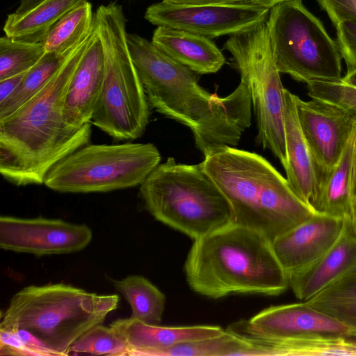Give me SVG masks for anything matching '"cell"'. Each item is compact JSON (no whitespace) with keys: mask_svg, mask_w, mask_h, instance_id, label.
Instances as JSON below:
<instances>
[{"mask_svg":"<svg viewBox=\"0 0 356 356\" xmlns=\"http://www.w3.org/2000/svg\"><path fill=\"white\" fill-rule=\"evenodd\" d=\"M130 54L149 105L186 126L205 156L223 146H236L251 124L252 99L246 82L219 97L199 85L196 72L176 61L152 42L127 33Z\"/></svg>","mask_w":356,"mask_h":356,"instance_id":"obj_1","label":"cell"},{"mask_svg":"<svg viewBox=\"0 0 356 356\" xmlns=\"http://www.w3.org/2000/svg\"><path fill=\"white\" fill-rule=\"evenodd\" d=\"M90 36V35H89ZM89 36L73 47L44 87L0 119V172L16 186L40 185L60 160L89 144L92 124L69 125L64 104Z\"/></svg>","mask_w":356,"mask_h":356,"instance_id":"obj_2","label":"cell"},{"mask_svg":"<svg viewBox=\"0 0 356 356\" xmlns=\"http://www.w3.org/2000/svg\"><path fill=\"white\" fill-rule=\"evenodd\" d=\"M184 272L193 291L213 299L234 293L278 296L289 287L272 241L233 222L194 240Z\"/></svg>","mask_w":356,"mask_h":356,"instance_id":"obj_3","label":"cell"},{"mask_svg":"<svg viewBox=\"0 0 356 356\" xmlns=\"http://www.w3.org/2000/svg\"><path fill=\"white\" fill-rule=\"evenodd\" d=\"M204 156V169L229 202L233 223L273 242L316 213L261 155L223 146Z\"/></svg>","mask_w":356,"mask_h":356,"instance_id":"obj_4","label":"cell"},{"mask_svg":"<svg viewBox=\"0 0 356 356\" xmlns=\"http://www.w3.org/2000/svg\"><path fill=\"white\" fill-rule=\"evenodd\" d=\"M119 302L116 294L99 295L63 283L31 285L11 298L0 327L28 330L56 356L69 355L72 343L102 324Z\"/></svg>","mask_w":356,"mask_h":356,"instance_id":"obj_5","label":"cell"},{"mask_svg":"<svg viewBox=\"0 0 356 356\" xmlns=\"http://www.w3.org/2000/svg\"><path fill=\"white\" fill-rule=\"evenodd\" d=\"M122 6L101 5L93 25L102 48L104 80L91 124L118 140H135L145 132L150 110L132 60Z\"/></svg>","mask_w":356,"mask_h":356,"instance_id":"obj_6","label":"cell"},{"mask_svg":"<svg viewBox=\"0 0 356 356\" xmlns=\"http://www.w3.org/2000/svg\"><path fill=\"white\" fill-rule=\"evenodd\" d=\"M149 213L193 240L232 223V211L216 184L198 164L159 163L140 185Z\"/></svg>","mask_w":356,"mask_h":356,"instance_id":"obj_7","label":"cell"},{"mask_svg":"<svg viewBox=\"0 0 356 356\" xmlns=\"http://www.w3.org/2000/svg\"><path fill=\"white\" fill-rule=\"evenodd\" d=\"M152 143L87 144L54 165L44 185L70 193H106L140 186L160 163Z\"/></svg>","mask_w":356,"mask_h":356,"instance_id":"obj_8","label":"cell"},{"mask_svg":"<svg viewBox=\"0 0 356 356\" xmlns=\"http://www.w3.org/2000/svg\"><path fill=\"white\" fill-rule=\"evenodd\" d=\"M266 23L280 73L306 84L341 79L342 58L337 42L302 0L273 6Z\"/></svg>","mask_w":356,"mask_h":356,"instance_id":"obj_9","label":"cell"},{"mask_svg":"<svg viewBox=\"0 0 356 356\" xmlns=\"http://www.w3.org/2000/svg\"><path fill=\"white\" fill-rule=\"evenodd\" d=\"M231 35L223 48L249 88L257 120V141L286 162L284 134V88L273 56L266 23Z\"/></svg>","mask_w":356,"mask_h":356,"instance_id":"obj_10","label":"cell"},{"mask_svg":"<svg viewBox=\"0 0 356 356\" xmlns=\"http://www.w3.org/2000/svg\"><path fill=\"white\" fill-rule=\"evenodd\" d=\"M269 12V8L250 1L184 5L162 0L147 8L145 18L157 26L175 28L213 38L249 31L265 22Z\"/></svg>","mask_w":356,"mask_h":356,"instance_id":"obj_11","label":"cell"},{"mask_svg":"<svg viewBox=\"0 0 356 356\" xmlns=\"http://www.w3.org/2000/svg\"><path fill=\"white\" fill-rule=\"evenodd\" d=\"M92 239L86 224L43 217L0 218V248L7 251L38 257L70 254L84 249Z\"/></svg>","mask_w":356,"mask_h":356,"instance_id":"obj_12","label":"cell"},{"mask_svg":"<svg viewBox=\"0 0 356 356\" xmlns=\"http://www.w3.org/2000/svg\"><path fill=\"white\" fill-rule=\"evenodd\" d=\"M295 100L318 180L339 160L356 127V120L342 108L319 99L305 101L296 95Z\"/></svg>","mask_w":356,"mask_h":356,"instance_id":"obj_13","label":"cell"},{"mask_svg":"<svg viewBox=\"0 0 356 356\" xmlns=\"http://www.w3.org/2000/svg\"><path fill=\"white\" fill-rule=\"evenodd\" d=\"M227 330L238 336L268 340L287 339L310 333L351 336L346 325L305 301L270 306L248 320L231 324Z\"/></svg>","mask_w":356,"mask_h":356,"instance_id":"obj_14","label":"cell"},{"mask_svg":"<svg viewBox=\"0 0 356 356\" xmlns=\"http://www.w3.org/2000/svg\"><path fill=\"white\" fill-rule=\"evenodd\" d=\"M344 219L316 213L273 242L274 252L288 275L309 266L339 239Z\"/></svg>","mask_w":356,"mask_h":356,"instance_id":"obj_15","label":"cell"},{"mask_svg":"<svg viewBox=\"0 0 356 356\" xmlns=\"http://www.w3.org/2000/svg\"><path fill=\"white\" fill-rule=\"evenodd\" d=\"M104 56L94 27L83 56L70 83L64 104V118L73 127H81L91 120L102 92Z\"/></svg>","mask_w":356,"mask_h":356,"instance_id":"obj_16","label":"cell"},{"mask_svg":"<svg viewBox=\"0 0 356 356\" xmlns=\"http://www.w3.org/2000/svg\"><path fill=\"white\" fill-rule=\"evenodd\" d=\"M356 265V233L349 218L337 242L318 259L289 275L295 296L305 301Z\"/></svg>","mask_w":356,"mask_h":356,"instance_id":"obj_17","label":"cell"},{"mask_svg":"<svg viewBox=\"0 0 356 356\" xmlns=\"http://www.w3.org/2000/svg\"><path fill=\"white\" fill-rule=\"evenodd\" d=\"M127 343L129 356H156L175 344L211 338L225 331L216 325L161 326L129 318H119L110 325Z\"/></svg>","mask_w":356,"mask_h":356,"instance_id":"obj_18","label":"cell"},{"mask_svg":"<svg viewBox=\"0 0 356 356\" xmlns=\"http://www.w3.org/2000/svg\"><path fill=\"white\" fill-rule=\"evenodd\" d=\"M284 134L286 179L295 194L310 206L318 184L316 165L298 120L296 95L284 88Z\"/></svg>","mask_w":356,"mask_h":356,"instance_id":"obj_19","label":"cell"},{"mask_svg":"<svg viewBox=\"0 0 356 356\" xmlns=\"http://www.w3.org/2000/svg\"><path fill=\"white\" fill-rule=\"evenodd\" d=\"M152 42L168 56L198 74L216 73L226 61L211 38L184 30L157 26Z\"/></svg>","mask_w":356,"mask_h":356,"instance_id":"obj_20","label":"cell"},{"mask_svg":"<svg viewBox=\"0 0 356 356\" xmlns=\"http://www.w3.org/2000/svg\"><path fill=\"white\" fill-rule=\"evenodd\" d=\"M246 355L356 356V337L310 333L282 340L248 337Z\"/></svg>","mask_w":356,"mask_h":356,"instance_id":"obj_21","label":"cell"},{"mask_svg":"<svg viewBox=\"0 0 356 356\" xmlns=\"http://www.w3.org/2000/svg\"><path fill=\"white\" fill-rule=\"evenodd\" d=\"M356 127L337 164L318 180L310 207L318 214L341 219L352 212V161Z\"/></svg>","mask_w":356,"mask_h":356,"instance_id":"obj_22","label":"cell"},{"mask_svg":"<svg viewBox=\"0 0 356 356\" xmlns=\"http://www.w3.org/2000/svg\"><path fill=\"white\" fill-rule=\"evenodd\" d=\"M88 0H42L24 13L8 15L5 35L33 42H42L51 28L66 14Z\"/></svg>","mask_w":356,"mask_h":356,"instance_id":"obj_23","label":"cell"},{"mask_svg":"<svg viewBox=\"0 0 356 356\" xmlns=\"http://www.w3.org/2000/svg\"><path fill=\"white\" fill-rule=\"evenodd\" d=\"M305 302L346 325L356 337V265Z\"/></svg>","mask_w":356,"mask_h":356,"instance_id":"obj_24","label":"cell"},{"mask_svg":"<svg viewBox=\"0 0 356 356\" xmlns=\"http://www.w3.org/2000/svg\"><path fill=\"white\" fill-rule=\"evenodd\" d=\"M113 286L129 304L131 318L150 325H160L165 307L164 294L140 275L113 280Z\"/></svg>","mask_w":356,"mask_h":356,"instance_id":"obj_25","label":"cell"},{"mask_svg":"<svg viewBox=\"0 0 356 356\" xmlns=\"http://www.w3.org/2000/svg\"><path fill=\"white\" fill-rule=\"evenodd\" d=\"M94 22L92 4L88 1L63 17L42 42L45 54L64 55L90 35Z\"/></svg>","mask_w":356,"mask_h":356,"instance_id":"obj_26","label":"cell"},{"mask_svg":"<svg viewBox=\"0 0 356 356\" xmlns=\"http://www.w3.org/2000/svg\"><path fill=\"white\" fill-rule=\"evenodd\" d=\"M69 53V52H68ZM45 54L26 74L23 81L8 100L0 106V119L17 109L41 90L49 82L68 54Z\"/></svg>","mask_w":356,"mask_h":356,"instance_id":"obj_27","label":"cell"},{"mask_svg":"<svg viewBox=\"0 0 356 356\" xmlns=\"http://www.w3.org/2000/svg\"><path fill=\"white\" fill-rule=\"evenodd\" d=\"M42 42L0 38V80L28 72L44 56Z\"/></svg>","mask_w":356,"mask_h":356,"instance_id":"obj_28","label":"cell"},{"mask_svg":"<svg viewBox=\"0 0 356 356\" xmlns=\"http://www.w3.org/2000/svg\"><path fill=\"white\" fill-rule=\"evenodd\" d=\"M129 348L125 341L111 327L96 325L81 336L70 346L71 353L129 356Z\"/></svg>","mask_w":356,"mask_h":356,"instance_id":"obj_29","label":"cell"},{"mask_svg":"<svg viewBox=\"0 0 356 356\" xmlns=\"http://www.w3.org/2000/svg\"><path fill=\"white\" fill-rule=\"evenodd\" d=\"M307 95L335 104L356 120V88L338 81H313L307 83Z\"/></svg>","mask_w":356,"mask_h":356,"instance_id":"obj_30","label":"cell"},{"mask_svg":"<svg viewBox=\"0 0 356 356\" xmlns=\"http://www.w3.org/2000/svg\"><path fill=\"white\" fill-rule=\"evenodd\" d=\"M335 28L337 42L347 72L356 70V20L341 22Z\"/></svg>","mask_w":356,"mask_h":356,"instance_id":"obj_31","label":"cell"},{"mask_svg":"<svg viewBox=\"0 0 356 356\" xmlns=\"http://www.w3.org/2000/svg\"><path fill=\"white\" fill-rule=\"evenodd\" d=\"M336 26L343 21L356 20V0H316Z\"/></svg>","mask_w":356,"mask_h":356,"instance_id":"obj_32","label":"cell"},{"mask_svg":"<svg viewBox=\"0 0 356 356\" xmlns=\"http://www.w3.org/2000/svg\"><path fill=\"white\" fill-rule=\"evenodd\" d=\"M33 356L11 330L0 327V355Z\"/></svg>","mask_w":356,"mask_h":356,"instance_id":"obj_33","label":"cell"},{"mask_svg":"<svg viewBox=\"0 0 356 356\" xmlns=\"http://www.w3.org/2000/svg\"><path fill=\"white\" fill-rule=\"evenodd\" d=\"M9 330H13L17 335L33 356H56L41 340L28 330L22 328Z\"/></svg>","mask_w":356,"mask_h":356,"instance_id":"obj_34","label":"cell"},{"mask_svg":"<svg viewBox=\"0 0 356 356\" xmlns=\"http://www.w3.org/2000/svg\"><path fill=\"white\" fill-rule=\"evenodd\" d=\"M26 72L0 80V106H2L19 87Z\"/></svg>","mask_w":356,"mask_h":356,"instance_id":"obj_35","label":"cell"},{"mask_svg":"<svg viewBox=\"0 0 356 356\" xmlns=\"http://www.w3.org/2000/svg\"><path fill=\"white\" fill-rule=\"evenodd\" d=\"M168 2L184 4V5H199V4H231L237 3L250 0H163Z\"/></svg>","mask_w":356,"mask_h":356,"instance_id":"obj_36","label":"cell"},{"mask_svg":"<svg viewBox=\"0 0 356 356\" xmlns=\"http://www.w3.org/2000/svg\"><path fill=\"white\" fill-rule=\"evenodd\" d=\"M351 195L353 202L356 201V130L355 145L352 161V172H351Z\"/></svg>","mask_w":356,"mask_h":356,"instance_id":"obj_37","label":"cell"},{"mask_svg":"<svg viewBox=\"0 0 356 356\" xmlns=\"http://www.w3.org/2000/svg\"><path fill=\"white\" fill-rule=\"evenodd\" d=\"M42 0H21L17 9L15 10L17 13H24L36 5H38Z\"/></svg>","mask_w":356,"mask_h":356,"instance_id":"obj_38","label":"cell"},{"mask_svg":"<svg viewBox=\"0 0 356 356\" xmlns=\"http://www.w3.org/2000/svg\"><path fill=\"white\" fill-rule=\"evenodd\" d=\"M341 81L346 84L356 88V70L346 72L341 78Z\"/></svg>","mask_w":356,"mask_h":356,"instance_id":"obj_39","label":"cell"},{"mask_svg":"<svg viewBox=\"0 0 356 356\" xmlns=\"http://www.w3.org/2000/svg\"><path fill=\"white\" fill-rule=\"evenodd\" d=\"M288 1L291 0H250V2L268 8L269 9L279 3Z\"/></svg>","mask_w":356,"mask_h":356,"instance_id":"obj_40","label":"cell"},{"mask_svg":"<svg viewBox=\"0 0 356 356\" xmlns=\"http://www.w3.org/2000/svg\"><path fill=\"white\" fill-rule=\"evenodd\" d=\"M348 218L350 219L353 227V229L356 233V201L353 202L351 215Z\"/></svg>","mask_w":356,"mask_h":356,"instance_id":"obj_41","label":"cell"}]
</instances>
